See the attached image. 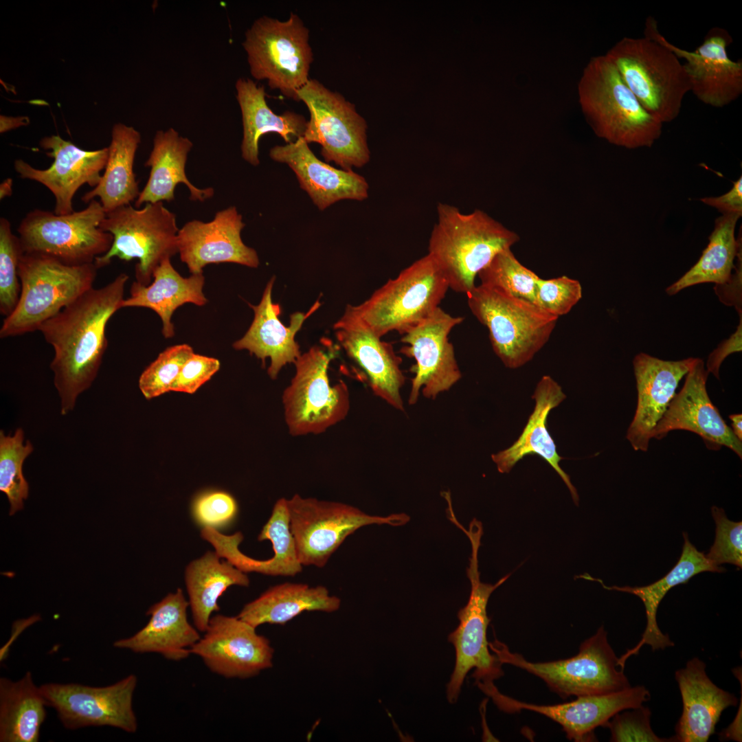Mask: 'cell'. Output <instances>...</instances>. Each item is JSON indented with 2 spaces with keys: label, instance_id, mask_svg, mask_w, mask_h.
<instances>
[{
  "label": "cell",
  "instance_id": "cell-3",
  "mask_svg": "<svg viewBox=\"0 0 742 742\" xmlns=\"http://www.w3.org/2000/svg\"><path fill=\"white\" fill-rule=\"evenodd\" d=\"M583 114L596 136L614 145L651 147L663 124L649 114L605 54L592 57L577 85Z\"/></svg>",
  "mask_w": 742,
  "mask_h": 742
},
{
  "label": "cell",
  "instance_id": "cell-23",
  "mask_svg": "<svg viewBox=\"0 0 742 742\" xmlns=\"http://www.w3.org/2000/svg\"><path fill=\"white\" fill-rule=\"evenodd\" d=\"M234 206L217 212L209 222L192 220L178 232V253L192 274L203 273L205 266L224 262L257 268L256 251L241 238L245 227Z\"/></svg>",
  "mask_w": 742,
  "mask_h": 742
},
{
  "label": "cell",
  "instance_id": "cell-54",
  "mask_svg": "<svg viewBox=\"0 0 742 742\" xmlns=\"http://www.w3.org/2000/svg\"><path fill=\"white\" fill-rule=\"evenodd\" d=\"M13 181L11 178L5 179L0 184V199L10 196L12 194Z\"/></svg>",
  "mask_w": 742,
  "mask_h": 742
},
{
  "label": "cell",
  "instance_id": "cell-12",
  "mask_svg": "<svg viewBox=\"0 0 742 742\" xmlns=\"http://www.w3.org/2000/svg\"><path fill=\"white\" fill-rule=\"evenodd\" d=\"M100 228L113 236L109 251L94 260L96 268L104 267L114 258L135 265L136 282L148 285L155 269L178 253L176 216L163 202L148 203L142 208L131 204L106 213Z\"/></svg>",
  "mask_w": 742,
  "mask_h": 742
},
{
  "label": "cell",
  "instance_id": "cell-25",
  "mask_svg": "<svg viewBox=\"0 0 742 742\" xmlns=\"http://www.w3.org/2000/svg\"><path fill=\"white\" fill-rule=\"evenodd\" d=\"M696 359L665 361L644 352L634 357L638 403L627 433L634 450H648L653 432L676 394L679 382Z\"/></svg>",
  "mask_w": 742,
  "mask_h": 742
},
{
  "label": "cell",
  "instance_id": "cell-47",
  "mask_svg": "<svg viewBox=\"0 0 742 742\" xmlns=\"http://www.w3.org/2000/svg\"><path fill=\"white\" fill-rule=\"evenodd\" d=\"M582 297L580 282L565 276L537 282L535 303L550 314L559 317L567 314Z\"/></svg>",
  "mask_w": 742,
  "mask_h": 742
},
{
  "label": "cell",
  "instance_id": "cell-8",
  "mask_svg": "<svg viewBox=\"0 0 742 742\" xmlns=\"http://www.w3.org/2000/svg\"><path fill=\"white\" fill-rule=\"evenodd\" d=\"M466 295L472 314L488 329L494 352L508 368L530 361L548 342L559 319L496 288L480 284Z\"/></svg>",
  "mask_w": 742,
  "mask_h": 742
},
{
  "label": "cell",
  "instance_id": "cell-36",
  "mask_svg": "<svg viewBox=\"0 0 742 742\" xmlns=\"http://www.w3.org/2000/svg\"><path fill=\"white\" fill-rule=\"evenodd\" d=\"M341 600L322 585L284 583L270 587L246 604L237 616L255 628L264 624L284 625L304 611L330 613Z\"/></svg>",
  "mask_w": 742,
  "mask_h": 742
},
{
  "label": "cell",
  "instance_id": "cell-46",
  "mask_svg": "<svg viewBox=\"0 0 742 742\" xmlns=\"http://www.w3.org/2000/svg\"><path fill=\"white\" fill-rule=\"evenodd\" d=\"M191 512L194 522L201 528L210 527L220 531L234 521L238 505L229 493L212 490L203 492L195 497Z\"/></svg>",
  "mask_w": 742,
  "mask_h": 742
},
{
  "label": "cell",
  "instance_id": "cell-30",
  "mask_svg": "<svg viewBox=\"0 0 742 742\" xmlns=\"http://www.w3.org/2000/svg\"><path fill=\"white\" fill-rule=\"evenodd\" d=\"M566 395L551 376L545 375L538 382L532 396L535 401L533 412L517 440L508 448L492 454L491 458L501 473H509L527 455L536 454L547 462L563 480L578 506L579 497L570 476L561 468L563 459L547 427L550 412L556 407Z\"/></svg>",
  "mask_w": 742,
  "mask_h": 742
},
{
  "label": "cell",
  "instance_id": "cell-50",
  "mask_svg": "<svg viewBox=\"0 0 742 742\" xmlns=\"http://www.w3.org/2000/svg\"><path fill=\"white\" fill-rule=\"evenodd\" d=\"M701 201L716 208L723 214H742V177L733 182L732 188L726 194L719 196H708L701 199Z\"/></svg>",
  "mask_w": 742,
  "mask_h": 742
},
{
  "label": "cell",
  "instance_id": "cell-53",
  "mask_svg": "<svg viewBox=\"0 0 742 742\" xmlns=\"http://www.w3.org/2000/svg\"><path fill=\"white\" fill-rule=\"evenodd\" d=\"M731 423V429L734 436L741 441H742V416L741 414H733L729 416Z\"/></svg>",
  "mask_w": 742,
  "mask_h": 742
},
{
  "label": "cell",
  "instance_id": "cell-11",
  "mask_svg": "<svg viewBox=\"0 0 742 742\" xmlns=\"http://www.w3.org/2000/svg\"><path fill=\"white\" fill-rule=\"evenodd\" d=\"M242 45L253 78L297 101L313 61L309 30L301 18L293 12L285 21L262 16L246 30Z\"/></svg>",
  "mask_w": 742,
  "mask_h": 742
},
{
  "label": "cell",
  "instance_id": "cell-7",
  "mask_svg": "<svg viewBox=\"0 0 742 742\" xmlns=\"http://www.w3.org/2000/svg\"><path fill=\"white\" fill-rule=\"evenodd\" d=\"M320 343L295 361V374L282 394L284 421L292 436L322 434L343 420L350 409L347 385L342 380L332 385L328 375L339 346L327 338Z\"/></svg>",
  "mask_w": 742,
  "mask_h": 742
},
{
  "label": "cell",
  "instance_id": "cell-4",
  "mask_svg": "<svg viewBox=\"0 0 742 742\" xmlns=\"http://www.w3.org/2000/svg\"><path fill=\"white\" fill-rule=\"evenodd\" d=\"M97 270L93 262L69 265L49 256L23 253L19 265V302L3 319L0 337L38 330L44 322L93 288Z\"/></svg>",
  "mask_w": 742,
  "mask_h": 742
},
{
  "label": "cell",
  "instance_id": "cell-13",
  "mask_svg": "<svg viewBox=\"0 0 742 742\" xmlns=\"http://www.w3.org/2000/svg\"><path fill=\"white\" fill-rule=\"evenodd\" d=\"M105 215L95 199L86 208L67 214L30 211L17 229L23 253L49 256L69 265L93 263L113 243V236L100 228Z\"/></svg>",
  "mask_w": 742,
  "mask_h": 742
},
{
  "label": "cell",
  "instance_id": "cell-33",
  "mask_svg": "<svg viewBox=\"0 0 742 742\" xmlns=\"http://www.w3.org/2000/svg\"><path fill=\"white\" fill-rule=\"evenodd\" d=\"M243 126L240 146L242 157L253 166L259 160L260 138L269 133L280 135L288 143L304 136L307 121L301 114L286 111L280 115L267 104L264 86L248 78H240L235 84Z\"/></svg>",
  "mask_w": 742,
  "mask_h": 742
},
{
  "label": "cell",
  "instance_id": "cell-45",
  "mask_svg": "<svg viewBox=\"0 0 742 742\" xmlns=\"http://www.w3.org/2000/svg\"><path fill=\"white\" fill-rule=\"evenodd\" d=\"M716 524L715 539L708 553L705 554L713 565L730 563L742 567V522L732 521L723 508H711Z\"/></svg>",
  "mask_w": 742,
  "mask_h": 742
},
{
  "label": "cell",
  "instance_id": "cell-1",
  "mask_svg": "<svg viewBox=\"0 0 742 742\" xmlns=\"http://www.w3.org/2000/svg\"><path fill=\"white\" fill-rule=\"evenodd\" d=\"M128 279L122 273L102 287L91 288L39 328L54 350L50 368L62 415L74 409L98 375L108 346L106 328L122 308Z\"/></svg>",
  "mask_w": 742,
  "mask_h": 742
},
{
  "label": "cell",
  "instance_id": "cell-9",
  "mask_svg": "<svg viewBox=\"0 0 742 742\" xmlns=\"http://www.w3.org/2000/svg\"><path fill=\"white\" fill-rule=\"evenodd\" d=\"M489 648L502 664L513 665L538 677L563 699L607 695L631 687L603 626L581 643L576 655L564 660L528 661L497 639L489 642Z\"/></svg>",
  "mask_w": 742,
  "mask_h": 742
},
{
  "label": "cell",
  "instance_id": "cell-22",
  "mask_svg": "<svg viewBox=\"0 0 742 742\" xmlns=\"http://www.w3.org/2000/svg\"><path fill=\"white\" fill-rule=\"evenodd\" d=\"M708 374L704 361L697 358L686 374L682 388L655 427L652 438L660 440L671 431L686 430L699 435L708 449L719 450L724 446L741 458L742 441L734 436L708 396Z\"/></svg>",
  "mask_w": 742,
  "mask_h": 742
},
{
  "label": "cell",
  "instance_id": "cell-43",
  "mask_svg": "<svg viewBox=\"0 0 742 742\" xmlns=\"http://www.w3.org/2000/svg\"><path fill=\"white\" fill-rule=\"evenodd\" d=\"M23 251L18 236L11 229V224L5 217L0 218V313L7 317L19 302V265Z\"/></svg>",
  "mask_w": 742,
  "mask_h": 742
},
{
  "label": "cell",
  "instance_id": "cell-20",
  "mask_svg": "<svg viewBox=\"0 0 742 742\" xmlns=\"http://www.w3.org/2000/svg\"><path fill=\"white\" fill-rule=\"evenodd\" d=\"M501 710L514 713L522 710L541 714L559 723L568 739L576 742L596 740L594 730L622 710L639 707L651 695L644 686H631L603 695L577 697L576 699L554 705L523 702L501 693L496 686L486 693Z\"/></svg>",
  "mask_w": 742,
  "mask_h": 742
},
{
  "label": "cell",
  "instance_id": "cell-19",
  "mask_svg": "<svg viewBox=\"0 0 742 742\" xmlns=\"http://www.w3.org/2000/svg\"><path fill=\"white\" fill-rule=\"evenodd\" d=\"M256 629L238 616H212L191 654L225 678L254 677L273 666L274 653L269 640Z\"/></svg>",
  "mask_w": 742,
  "mask_h": 742
},
{
  "label": "cell",
  "instance_id": "cell-51",
  "mask_svg": "<svg viewBox=\"0 0 742 742\" xmlns=\"http://www.w3.org/2000/svg\"><path fill=\"white\" fill-rule=\"evenodd\" d=\"M741 336L742 315H740L739 324L734 333L728 339L722 341L710 354L706 363V370L708 373L711 372L716 378L719 379V370L723 360L730 354L741 351Z\"/></svg>",
  "mask_w": 742,
  "mask_h": 742
},
{
  "label": "cell",
  "instance_id": "cell-2",
  "mask_svg": "<svg viewBox=\"0 0 742 742\" xmlns=\"http://www.w3.org/2000/svg\"><path fill=\"white\" fill-rule=\"evenodd\" d=\"M436 209L437 221L427 254L445 276L449 289L467 294L476 286L478 273L519 237L480 210L464 214L444 203H438Z\"/></svg>",
  "mask_w": 742,
  "mask_h": 742
},
{
  "label": "cell",
  "instance_id": "cell-10",
  "mask_svg": "<svg viewBox=\"0 0 742 742\" xmlns=\"http://www.w3.org/2000/svg\"><path fill=\"white\" fill-rule=\"evenodd\" d=\"M449 289L445 276L427 254L363 302L346 308L381 338L427 317L439 307Z\"/></svg>",
  "mask_w": 742,
  "mask_h": 742
},
{
  "label": "cell",
  "instance_id": "cell-31",
  "mask_svg": "<svg viewBox=\"0 0 742 742\" xmlns=\"http://www.w3.org/2000/svg\"><path fill=\"white\" fill-rule=\"evenodd\" d=\"M684 543L681 556L675 567L664 577L655 583L642 587L606 586L602 580L584 574L578 577L585 580L598 581L603 588L627 592L637 596L642 601L647 617V625L638 643L628 649L618 658L619 666L624 669L625 662L631 655H637L644 645L650 646L654 651L673 647L674 642L669 636L660 629L657 619L658 606L666 593L673 587L686 583L691 577L703 572H723L725 570L710 563L704 552H701L690 543L687 533L683 532Z\"/></svg>",
  "mask_w": 742,
  "mask_h": 742
},
{
  "label": "cell",
  "instance_id": "cell-39",
  "mask_svg": "<svg viewBox=\"0 0 742 742\" xmlns=\"http://www.w3.org/2000/svg\"><path fill=\"white\" fill-rule=\"evenodd\" d=\"M741 216L723 214L715 220L709 243L699 260L666 291L673 295L682 289L706 282L716 285L729 282L735 268L734 260L741 250V239L734 236Z\"/></svg>",
  "mask_w": 742,
  "mask_h": 742
},
{
  "label": "cell",
  "instance_id": "cell-49",
  "mask_svg": "<svg viewBox=\"0 0 742 742\" xmlns=\"http://www.w3.org/2000/svg\"><path fill=\"white\" fill-rule=\"evenodd\" d=\"M219 368L217 359L193 353L183 366L170 391L193 394Z\"/></svg>",
  "mask_w": 742,
  "mask_h": 742
},
{
  "label": "cell",
  "instance_id": "cell-35",
  "mask_svg": "<svg viewBox=\"0 0 742 742\" xmlns=\"http://www.w3.org/2000/svg\"><path fill=\"white\" fill-rule=\"evenodd\" d=\"M140 142L141 134L133 126L122 123L113 125L104 172L99 183L82 196L84 203L98 197L107 213L136 201L140 191L133 165Z\"/></svg>",
  "mask_w": 742,
  "mask_h": 742
},
{
  "label": "cell",
  "instance_id": "cell-34",
  "mask_svg": "<svg viewBox=\"0 0 742 742\" xmlns=\"http://www.w3.org/2000/svg\"><path fill=\"white\" fill-rule=\"evenodd\" d=\"M153 281L148 285L134 282L130 297L124 299L122 308L144 307L154 311L162 322V334L166 338L175 335L171 318L175 310L186 303L203 306L207 302L203 292L205 278L201 273L182 277L166 258L155 269Z\"/></svg>",
  "mask_w": 742,
  "mask_h": 742
},
{
  "label": "cell",
  "instance_id": "cell-27",
  "mask_svg": "<svg viewBox=\"0 0 742 742\" xmlns=\"http://www.w3.org/2000/svg\"><path fill=\"white\" fill-rule=\"evenodd\" d=\"M270 157L286 164L295 172L301 188L321 210L343 199L362 201L368 196L366 179L352 170L335 168L318 159L303 137L283 146H275Z\"/></svg>",
  "mask_w": 742,
  "mask_h": 742
},
{
  "label": "cell",
  "instance_id": "cell-40",
  "mask_svg": "<svg viewBox=\"0 0 742 742\" xmlns=\"http://www.w3.org/2000/svg\"><path fill=\"white\" fill-rule=\"evenodd\" d=\"M258 540H269L274 555L261 561L240 552L234 560V565L238 569L245 573L257 572L270 576H295L302 571L290 529L287 499L280 498L275 503Z\"/></svg>",
  "mask_w": 742,
  "mask_h": 742
},
{
  "label": "cell",
  "instance_id": "cell-52",
  "mask_svg": "<svg viewBox=\"0 0 742 742\" xmlns=\"http://www.w3.org/2000/svg\"><path fill=\"white\" fill-rule=\"evenodd\" d=\"M29 123V120L26 117H10L1 115V133L16 128L17 127L27 125Z\"/></svg>",
  "mask_w": 742,
  "mask_h": 742
},
{
  "label": "cell",
  "instance_id": "cell-44",
  "mask_svg": "<svg viewBox=\"0 0 742 742\" xmlns=\"http://www.w3.org/2000/svg\"><path fill=\"white\" fill-rule=\"evenodd\" d=\"M194 353L188 344H178L161 352L141 374L139 387L146 399L170 391L181 369Z\"/></svg>",
  "mask_w": 742,
  "mask_h": 742
},
{
  "label": "cell",
  "instance_id": "cell-38",
  "mask_svg": "<svg viewBox=\"0 0 742 742\" xmlns=\"http://www.w3.org/2000/svg\"><path fill=\"white\" fill-rule=\"evenodd\" d=\"M47 704L27 671L19 680L0 679V741L37 742Z\"/></svg>",
  "mask_w": 742,
  "mask_h": 742
},
{
  "label": "cell",
  "instance_id": "cell-17",
  "mask_svg": "<svg viewBox=\"0 0 742 742\" xmlns=\"http://www.w3.org/2000/svg\"><path fill=\"white\" fill-rule=\"evenodd\" d=\"M644 36L654 39L672 51L683 64L690 91L705 104L722 108L737 100L742 93V60H732L727 48L733 42L729 32L721 27L710 28L694 51L678 47L660 32L651 16L645 21Z\"/></svg>",
  "mask_w": 742,
  "mask_h": 742
},
{
  "label": "cell",
  "instance_id": "cell-15",
  "mask_svg": "<svg viewBox=\"0 0 742 742\" xmlns=\"http://www.w3.org/2000/svg\"><path fill=\"white\" fill-rule=\"evenodd\" d=\"M296 96L310 114L303 137L308 144L321 146L326 162L334 161L344 170L369 162L367 122L353 103L316 79H309Z\"/></svg>",
  "mask_w": 742,
  "mask_h": 742
},
{
  "label": "cell",
  "instance_id": "cell-28",
  "mask_svg": "<svg viewBox=\"0 0 742 742\" xmlns=\"http://www.w3.org/2000/svg\"><path fill=\"white\" fill-rule=\"evenodd\" d=\"M188 600L178 588L148 609L146 615L150 618L142 629L116 640L113 647L138 653H159L172 661L187 658L201 636L188 620Z\"/></svg>",
  "mask_w": 742,
  "mask_h": 742
},
{
  "label": "cell",
  "instance_id": "cell-32",
  "mask_svg": "<svg viewBox=\"0 0 742 742\" xmlns=\"http://www.w3.org/2000/svg\"><path fill=\"white\" fill-rule=\"evenodd\" d=\"M192 146L191 140L172 128L156 132L153 148L144 164L150 168L149 177L135 202L136 208L144 203L172 201L176 186L180 183L188 188L191 201L203 202L213 196L212 188H199L186 176V164Z\"/></svg>",
  "mask_w": 742,
  "mask_h": 742
},
{
  "label": "cell",
  "instance_id": "cell-5",
  "mask_svg": "<svg viewBox=\"0 0 742 742\" xmlns=\"http://www.w3.org/2000/svg\"><path fill=\"white\" fill-rule=\"evenodd\" d=\"M462 530L471 546L466 568L471 592L466 605L458 613L460 621L458 627L449 636V641L456 651L454 670L447 686V697L451 704L457 701L464 680L471 669L474 668L472 677L480 689L493 685L494 681L504 675L502 664L490 651L486 633L490 618L486 607L491 594L511 575V573L505 575L495 584L482 583L478 570V551L483 535L482 522L473 519L469 528L464 527Z\"/></svg>",
  "mask_w": 742,
  "mask_h": 742
},
{
  "label": "cell",
  "instance_id": "cell-29",
  "mask_svg": "<svg viewBox=\"0 0 742 742\" xmlns=\"http://www.w3.org/2000/svg\"><path fill=\"white\" fill-rule=\"evenodd\" d=\"M681 693L683 710L675 726L674 741L706 742L715 733L723 711L736 706V696L716 686L706 672V664L698 657L689 660L675 673Z\"/></svg>",
  "mask_w": 742,
  "mask_h": 742
},
{
  "label": "cell",
  "instance_id": "cell-21",
  "mask_svg": "<svg viewBox=\"0 0 742 742\" xmlns=\"http://www.w3.org/2000/svg\"><path fill=\"white\" fill-rule=\"evenodd\" d=\"M40 146L54 159L47 169L34 168L19 159L14 168L21 178L37 181L47 188L56 200L54 212L58 215L74 212L73 198L85 184L95 188L108 157V147L96 150H83L57 135L44 137Z\"/></svg>",
  "mask_w": 742,
  "mask_h": 742
},
{
  "label": "cell",
  "instance_id": "cell-24",
  "mask_svg": "<svg viewBox=\"0 0 742 742\" xmlns=\"http://www.w3.org/2000/svg\"><path fill=\"white\" fill-rule=\"evenodd\" d=\"M338 346L362 370L373 394L394 408L404 411L401 390L405 377L402 358L391 343L382 341L346 308L333 326Z\"/></svg>",
  "mask_w": 742,
  "mask_h": 742
},
{
  "label": "cell",
  "instance_id": "cell-41",
  "mask_svg": "<svg viewBox=\"0 0 742 742\" xmlns=\"http://www.w3.org/2000/svg\"><path fill=\"white\" fill-rule=\"evenodd\" d=\"M33 450L29 440L24 443L21 428L12 436L0 431V491L7 496L10 515L23 508V501L28 496L29 485L23 473V464Z\"/></svg>",
  "mask_w": 742,
  "mask_h": 742
},
{
  "label": "cell",
  "instance_id": "cell-6",
  "mask_svg": "<svg viewBox=\"0 0 742 742\" xmlns=\"http://www.w3.org/2000/svg\"><path fill=\"white\" fill-rule=\"evenodd\" d=\"M644 109L662 124L679 115L690 91L683 63L651 38L625 36L605 54Z\"/></svg>",
  "mask_w": 742,
  "mask_h": 742
},
{
  "label": "cell",
  "instance_id": "cell-42",
  "mask_svg": "<svg viewBox=\"0 0 742 742\" xmlns=\"http://www.w3.org/2000/svg\"><path fill=\"white\" fill-rule=\"evenodd\" d=\"M482 285L496 288L535 303L539 277L524 266L510 248L498 253L477 275Z\"/></svg>",
  "mask_w": 742,
  "mask_h": 742
},
{
  "label": "cell",
  "instance_id": "cell-16",
  "mask_svg": "<svg viewBox=\"0 0 742 742\" xmlns=\"http://www.w3.org/2000/svg\"><path fill=\"white\" fill-rule=\"evenodd\" d=\"M463 317L452 316L440 306L425 319L399 333L404 345L399 352L413 358L410 368L414 374L408 403L415 404L423 395L431 399L453 387L462 377L454 348L449 334L464 321Z\"/></svg>",
  "mask_w": 742,
  "mask_h": 742
},
{
  "label": "cell",
  "instance_id": "cell-18",
  "mask_svg": "<svg viewBox=\"0 0 742 742\" xmlns=\"http://www.w3.org/2000/svg\"><path fill=\"white\" fill-rule=\"evenodd\" d=\"M137 682V677L131 674L104 687L48 683L40 689L47 706L56 710L67 729L111 726L135 733L137 722L133 697Z\"/></svg>",
  "mask_w": 742,
  "mask_h": 742
},
{
  "label": "cell",
  "instance_id": "cell-37",
  "mask_svg": "<svg viewBox=\"0 0 742 742\" xmlns=\"http://www.w3.org/2000/svg\"><path fill=\"white\" fill-rule=\"evenodd\" d=\"M216 552L207 551L186 566L185 583L193 623L203 633L212 614L219 611V598L231 586L247 587L249 579L227 560H221Z\"/></svg>",
  "mask_w": 742,
  "mask_h": 742
},
{
  "label": "cell",
  "instance_id": "cell-48",
  "mask_svg": "<svg viewBox=\"0 0 742 742\" xmlns=\"http://www.w3.org/2000/svg\"><path fill=\"white\" fill-rule=\"evenodd\" d=\"M651 711L643 705L626 709L616 714L605 726L611 732V741H674L673 738L664 739L653 731Z\"/></svg>",
  "mask_w": 742,
  "mask_h": 742
},
{
  "label": "cell",
  "instance_id": "cell-26",
  "mask_svg": "<svg viewBox=\"0 0 742 742\" xmlns=\"http://www.w3.org/2000/svg\"><path fill=\"white\" fill-rule=\"evenodd\" d=\"M275 282L273 276L267 282L261 300L258 305L249 304L254 312V319L244 336L233 344L236 350H247L262 361L270 359L267 370L271 379H276L283 367L294 363L302 352L295 340L297 332L304 321L321 305L319 300L308 312H295L290 317V324L284 326L279 315L281 308L272 300V290Z\"/></svg>",
  "mask_w": 742,
  "mask_h": 742
},
{
  "label": "cell",
  "instance_id": "cell-14",
  "mask_svg": "<svg viewBox=\"0 0 742 742\" xmlns=\"http://www.w3.org/2000/svg\"><path fill=\"white\" fill-rule=\"evenodd\" d=\"M290 529L302 565L323 567L350 535L371 524L400 526L410 517L405 513L370 515L346 504L304 498L287 499Z\"/></svg>",
  "mask_w": 742,
  "mask_h": 742
}]
</instances>
